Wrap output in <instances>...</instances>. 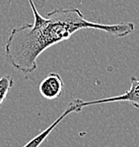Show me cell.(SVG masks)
Masks as SVG:
<instances>
[{"mask_svg":"<svg viewBox=\"0 0 139 147\" xmlns=\"http://www.w3.org/2000/svg\"><path fill=\"white\" fill-rule=\"evenodd\" d=\"M34 23L13 28L5 46L8 61L25 75L38 68V57L48 47L69 40L80 30L94 29L106 32L115 38H124L135 30L132 22L118 24H100L85 19L76 7L57 8L44 17L37 8H32Z\"/></svg>","mask_w":139,"mask_h":147,"instance_id":"cell-1","label":"cell"},{"mask_svg":"<svg viewBox=\"0 0 139 147\" xmlns=\"http://www.w3.org/2000/svg\"><path fill=\"white\" fill-rule=\"evenodd\" d=\"M118 102H128L134 108L139 109V79L135 76L130 78V88L125 93L118 96H113L109 98L100 99L93 101H82V107H89L92 105H101L107 103H118Z\"/></svg>","mask_w":139,"mask_h":147,"instance_id":"cell-2","label":"cell"},{"mask_svg":"<svg viewBox=\"0 0 139 147\" xmlns=\"http://www.w3.org/2000/svg\"><path fill=\"white\" fill-rule=\"evenodd\" d=\"M82 101L83 100H81V99H75V100H73L68 105V107L66 108V110L64 111L63 114H62L61 116L58 117V119H55V121H53V123H51L48 128H46L44 131H42L39 135H37V136L34 137L33 139H31L28 143L25 144L23 147H39L42 142L46 139V137L50 134V132L58 125V123H59L66 116L72 114V113H80L81 112L83 109H84L82 107Z\"/></svg>","mask_w":139,"mask_h":147,"instance_id":"cell-3","label":"cell"},{"mask_svg":"<svg viewBox=\"0 0 139 147\" xmlns=\"http://www.w3.org/2000/svg\"><path fill=\"white\" fill-rule=\"evenodd\" d=\"M64 89V82L61 76L56 72H50L40 83V93L46 100H55L62 95Z\"/></svg>","mask_w":139,"mask_h":147,"instance_id":"cell-4","label":"cell"},{"mask_svg":"<svg viewBox=\"0 0 139 147\" xmlns=\"http://www.w3.org/2000/svg\"><path fill=\"white\" fill-rule=\"evenodd\" d=\"M15 81L12 76L4 75L0 77V107L4 103L11 88L14 86Z\"/></svg>","mask_w":139,"mask_h":147,"instance_id":"cell-5","label":"cell"},{"mask_svg":"<svg viewBox=\"0 0 139 147\" xmlns=\"http://www.w3.org/2000/svg\"><path fill=\"white\" fill-rule=\"evenodd\" d=\"M29 3H30V5H31V6L35 5V3H34V1H33V0H29Z\"/></svg>","mask_w":139,"mask_h":147,"instance_id":"cell-6","label":"cell"}]
</instances>
